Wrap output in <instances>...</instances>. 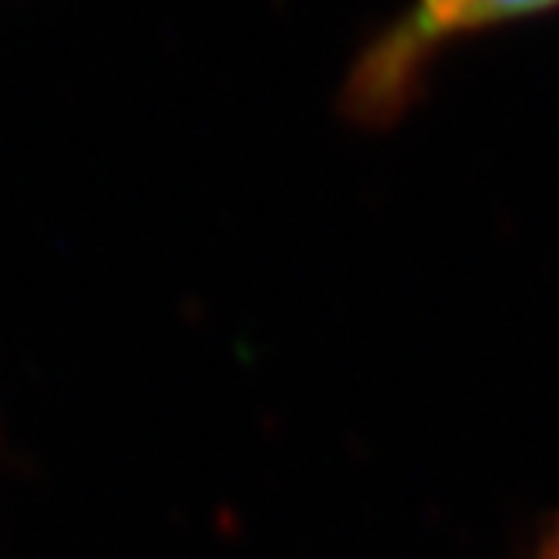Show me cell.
Here are the masks:
<instances>
[{"mask_svg":"<svg viewBox=\"0 0 559 559\" xmlns=\"http://www.w3.org/2000/svg\"><path fill=\"white\" fill-rule=\"evenodd\" d=\"M549 14H559V0H408L347 61L337 115L361 132L394 129L425 98L452 48Z\"/></svg>","mask_w":559,"mask_h":559,"instance_id":"cell-1","label":"cell"}]
</instances>
